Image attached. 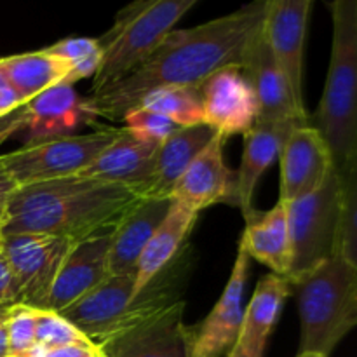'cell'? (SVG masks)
Returning a JSON list of instances; mask_svg holds the SVG:
<instances>
[{"instance_id":"cell-13","label":"cell","mask_w":357,"mask_h":357,"mask_svg":"<svg viewBox=\"0 0 357 357\" xmlns=\"http://www.w3.org/2000/svg\"><path fill=\"white\" fill-rule=\"evenodd\" d=\"M223 136H216L197 159L181 174L171 192V201L178 202L192 213L215 204H230L239 208L237 199V176L227 167L223 159Z\"/></svg>"},{"instance_id":"cell-25","label":"cell","mask_w":357,"mask_h":357,"mask_svg":"<svg viewBox=\"0 0 357 357\" xmlns=\"http://www.w3.org/2000/svg\"><path fill=\"white\" fill-rule=\"evenodd\" d=\"M197 222V213L173 201L169 213L146 244L136 264L135 298L180 255L185 239Z\"/></svg>"},{"instance_id":"cell-27","label":"cell","mask_w":357,"mask_h":357,"mask_svg":"<svg viewBox=\"0 0 357 357\" xmlns=\"http://www.w3.org/2000/svg\"><path fill=\"white\" fill-rule=\"evenodd\" d=\"M138 107L164 115L178 128L204 124L201 87H162L143 96ZM136 107V108H138Z\"/></svg>"},{"instance_id":"cell-16","label":"cell","mask_w":357,"mask_h":357,"mask_svg":"<svg viewBox=\"0 0 357 357\" xmlns=\"http://www.w3.org/2000/svg\"><path fill=\"white\" fill-rule=\"evenodd\" d=\"M100 347L105 357H188L190 326L183 323V302Z\"/></svg>"},{"instance_id":"cell-18","label":"cell","mask_w":357,"mask_h":357,"mask_svg":"<svg viewBox=\"0 0 357 357\" xmlns=\"http://www.w3.org/2000/svg\"><path fill=\"white\" fill-rule=\"evenodd\" d=\"M218 136L208 124L176 128L173 135L157 146L150 174L136 190L139 199H171L174 185L199 153Z\"/></svg>"},{"instance_id":"cell-22","label":"cell","mask_w":357,"mask_h":357,"mask_svg":"<svg viewBox=\"0 0 357 357\" xmlns=\"http://www.w3.org/2000/svg\"><path fill=\"white\" fill-rule=\"evenodd\" d=\"M246 230L241 244L248 257L267 265L272 274L288 278L291 267V241H289L288 216L284 202L279 201L268 211L260 213L257 209L248 213Z\"/></svg>"},{"instance_id":"cell-5","label":"cell","mask_w":357,"mask_h":357,"mask_svg":"<svg viewBox=\"0 0 357 357\" xmlns=\"http://www.w3.org/2000/svg\"><path fill=\"white\" fill-rule=\"evenodd\" d=\"M194 6L195 0H157L136 2L119 10L114 26L96 38L103 49V59L93 77L89 94L131 75Z\"/></svg>"},{"instance_id":"cell-41","label":"cell","mask_w":357,"mask_h":357,"mask_svg":"<svg viewBox=\"0 0 357 357\" xmlns=\"http://www.w3.org/2000/svg\"><path fill=\"white\" fill-rule=\"evenodd\" d=\"M229 357H250L248 354H244L243 351H241L239 347H237V345H234L232 349H230V352H229Z\"/></svg>"},{"instance_id":"cell-3","label":"cell","mask_w":357,"mask_h":357,"mask_svg":"<svg viewBox=\"0 0 357 357\" xmlns=\"http://www.w3.org/2000/svg\"><path fill=\"white\" fill-rule=\"evenodd\" d=\"M328 7L333 42L326 84L312 126L326 142L338 171L357 149V0H335Z\"/></svg>"},{"instance_id":"cell-40","label":"cell","mask_w":357,"mask_h":357,"mask_svg":"<svg viewBox=\"0 0 357 357\" xmlns=\"http://www.w3.org/2000/svg\"><path fill=\"white\" fill-rule=\"evenodd\" d=\"M14 305H7V303H0V326L7 323L10 316V310H13Z\"/></svg>"},{"instance_id":"cell-32","label":"cell","mask_w":357,"mask_h":357,"mask_svg":"<svg viewBox=\"0 0 357 357\" xmlns=\"http://www.w3.org/2000/svg\"><path fill=\"white\" fill-rule=\"evenodd\" d=\"M35 326H37V310L26 305H14L7 319V337H9L10 356L26 352L35 342Z\"/></svg>"},{"instance_id":"cell-28","label":"cell","mask_w":357,"mask_h":357,"mask_svg":"<svg viewBox=\"0 0 357 357\" xmlns=\"http://www.w3.org/2000/svg\"><path fill=\"white\" fill-rule=\"evenodd\" d=\"M337 174L340 180L342 199L338 253L357 271V149L345 166L337 171Z\"/></svg>"},{"instance_id":"cell-4","label":"cell","mask_w":357,"mask_h":357,"mask_svg":"<svg viewBox=\"0 0 357 357\" xmlns=\"http://www.w3.org/2000/svg\"><path fill=\"white\" fill-rule=\"evenodd\" d=\"M298 300L300 351L330 357L357 326V271L340 253L293 284Z\"/></svg>"},{"instance_id":"cell-12","label":"cell","mask_w":357,"mask_h":357,"mask_svg":"<svg viewBox=\"0 0 357 357\" xmlns=\"http://www.w3.org/2000/svg\"><path fill=\"white\" fill-rule=\"evenodd\" d=\"M281 202L314 194L335 171L333 157L321 132L312 124L296 126L281 152Z\"/></svg>"},{"instance_id":"cell-19","label":"cell","mask_w":357,"mask_h":357,"mask_svg":"<svg viewBox=\"0 0 357 357\" xmlns=\"http://www.w3.org/2000/svg\"><path fill=\"white\" fill-rule=\"evenodd\" d=\"M28 112L26 145L72 136L73 131L98 121L96 114L70 86H56L24 105Z\"/></svg>"},{"instance_id":"cell-2","label":"cell","mask_w":357,"mask_h":357,"mask_svg":"<svg viewBox=\"0 0 357 357\" xmlns=\"http://www.w3.org/2000/svg\"><path fill=\"white\" fill-rule=\"evenodd\" d=\"M139 201L129 188L84 176L26 185L7 201L0 232L38 234L79 243L114 232Z\"/></svg>"},{"instance_id":"cell-44","label":"cell","mask_w":357,"mask_h":357,"mask_svg":"<svg viewBox=\"0 0 357 357\" xmlns=\"http://www.w3.org/2000/svg\"><path fill=\"white\" fill-rule=\"evenodd\" d=\"M2 246H3V236L2 232H0V253H2Z\"/></svg>"},{"instance_id":"cell-33","label":"cell","mask_w":357,"mask_h":357,"mask_svg":"<svg viewBox=\"0 0 357 357\" xmlns=\"http://www.w3.org/2000/svg\"><path fill=\"white\" fill-rule=\"evenodd\" d=\"M0 303L20 305V291H17L16 279H14L13 271H10L3 253H0Z\"/></svg>"},{"instance_id":"cell-36","label":"cell","mask_w":357,"mask_h":357,"mask_svg":"<svg viewBox=\"0 0 357 357\" xmlns=\"http://www.w3.org/2000/svg\"><path fill=\"white\" fill-rule=\"evenodd\" d=\"M28 124V112L24 108V105L17 110H14L13 114L6 115V117H0V143L6 142L9 136L16 135L17 131H24Z\"/></svg>"},{"instance_id":"cell-31","label":"cell","mask_w":357,"mask_h":357,"mask_svg":"<svg viewBox=\"0 0 357 357\" xmlns=\"http://www.w3.org/2000/svg\"><path fill=\"white\" fill-rule=\"evenodd\" d=\"M122 122L132 136L146 143H153V145H160L162 142H166L173 135L174 129L178 128L174 122H171L164 115L142 107L128 112Z\"/></svg>"},{"instance_id":"cell-21","label":"cell","mask_w":357,"mask_h":357,"mask_svg":"<svg viewBox=\"0 0 357 357\" xmlns=\"http://www.w3.org/2000/svg\"><path fill=\"white\" fill-rule=\"evenodd\" d=\"M157 146L159 145L138 139L122 128L121 136L79 176L121 185L136 194L149 178Z\"/></svg>"},{"instance_id":"cell-23","label":"cell","mask_w":357,"mask_h":357,"mask_svg":"<svg viewBox=\"0 0 357 357\" xmlns=\"http://www.w3.org/2000/svg\"><path fill=\"white\" fill-rule=\"evenodd\" d=\"M302 124H255L244 132L243 160H241L237 176V199L243 215L253 211L255 190L265 171L279 157L286 138L293 128ZM305 126V124H303Z\"/></svg>"},{"instance_id":"cell-35","label":"cell","mask_w":357,"mask_h":357,"mask_svg":"<svg viewBox=\"0 0 357 357\" xmlns=\"http://www.w3.org/2000/svg\"><path fill=\"white\" fill-rule=\"evenodd\" d=\"M45 357H105V354L100 345L94 342H87V344H73L51 349V351H45Z\"/></svg>"},{"instance_id":"cell-14","label":"cell","mask_w":357,"mask_h":357,"mask_svg":"<svg viewBox=\"0 0 357 357\" xmlns=\"http://www.w3.org/2000/svg\"><path fill=\"white\" fill-rule=\"evenodd\" d=\"M243 73L258 103V124H310L293 101L284 75L272 54L264 28L246 54Z\"/></svg>"},{"instance_id":"cell-39","label":"cell","mask_w":357,"mask_h":357,"mask_svg":"<svg viewBox=\"0 0 357 357\" xmlns=\"http://www.w3.org/2000/svg\"><path fill=\"white\" fill-rule=\"evenodd\" d=\"M13 357H45V349L40 347V345H33V347L28 349V351L23 352V354H17Z\"/></svg>"},{"instance_id":"cell-1","label":"cell","mask_w":357,"mask_h":357,"mask_svg":"<svg viewBox=\"0 0 357 357\" xmlns=\"http://www.w3.org/2000/svg\"><path fill=\"white\" fill-rule=\"evenodd\" d=\"M267 0L187 30H173L131 75L87 94L98 119L122 121L143 96L162 87H201L223 68L243 70L251 44L264 28Z\"/></svg>"},{"instance_id":"cell-15","label":"cell","mask_w":357,"mask_h":357,"mask_svg":"<svg viewBox=\"0 0 357 357\" xmlns=\"http://www.w3.org/2000/svg\"><path fill=\"white\" fill-rule=\"evenodd\" d=\"M204 124L229 138L248 132L258 119V103L241 68H223L201 86Z\"/></svg>"},{"instance_id":"cell-38","label":"cell","mask_w":357,"mask_h":357,"mask_svg":"<svg viewBox=\"0 0 357 357\" xmlns=\"http://www.w3.org/2000/svg\"><path fill=\"white\" fill-rule=\"evenodd\" d=\"M0 357H10L9 337H7L6 324H2V326H0Z\"/></svg>"},{"instance_id":"cell-42","label":"cell","mask_w":357,"mask_h":357,"mask_svg":"<svg viewBox=\"0 0 357 357\" xmlns=\"http://www.w3.org/2000/svg\"><path fill=\"white\" fill-rule=\"evenodd\" d=\"M6 216H7L6 206H0V229H2V225L6 223Z\"/></svg>"},{"instance_id":"cell-10","label":"cell","mask_w":357,"mask_h":357,"mask_svg":"<svg viewBox=\"0 0 357 357\" xmlns=\"http://www.w3.org/2000/svg\"><path fill=\"white\" fill-rule=\"evenodd\" d=\"M250 275V257L239 243L230 279L222 296L199 326L190 328L188 357H220L236 345L243 323V296Z\"/></svg>"},{"instance_id":"cell-8","label":"cell","mask_w":357,"mask_h":357,"mask_svg":"<svg viewBox=\"0 0 357 357\" xmlns=\"http://www.w3.org/2000/svg\"><path fill=\"white\" fill-rule=\"evenodd\" d=\"M73 244L70 239L38 234L3 236L2 253L16 279L20 305L47 310L52 286Z\"/></svg>"},{"instance_id":"cell-45","label":"cell","mask_w":357,"mask_h":357,"mask_svg":"<svg viewBox=\"0 0 357 357\" xmlns=\"http://www.w3.org/2000/svg\"><path fill=\"white\" fill-rule=\"evenodd\" d=\"M356 298H357V288H356Z\"/></svg>"},{"instance_id":"cell-11","label":"cell","mask_w":357,"mask_h":357,"mask_svg":"<svg viewBox=\"0 0 357 357\" xmlns=\"http://www.w3.org/2000/svg\"><path fill=\"white\" fill-rule=\"evenodd\" d=\"M135 300V278L110 275L98 288L58 312L91 342L103 345L122 335Z\"/></svg>"},{"instance_id":"cell-26","label":"cell","mask_w":357,"mask_h":357,"mask_svg":"<svg viewBox=\"0 0 357 357\" xmlns=\"http://www.w3.org/2000/svg\"><path fill=\"white\" fill-rule=\"evenodd\" d=\"M7 79L24 105L38 94L61 86L70 73V65L45 49L0 59Z\"/></svg>"},{"instance_id":"cell-9","label":"cell","mask_w":357,"mask_h":357,"mask_svg":"<svg viewBox=\"0 0 357 357\" xmlns=\"http://www.w3.org/2000/svg\"><path fill=\"white\" fill-rule=\"evenodd\" d=\"M312 0H267L264 35L284 75L296 108L307 115L303 101V51Z\"/></svg>"},{"instance_id":"cell-20","label":"cell","mask_w":357,"mask_h":357,"mask_svg":"<svg viewBox=\"0 0 357 357\" xmlns=\"http://www.w3.org/2000/svg\"><path fill=\"white\" fill-rule=\"evenodd\" d=\"M171 199H142L112 234L108 274L135 278L136 264L155 230L169 213Z\"/></svg>"},{"instance_id":"cell-24","label":"cell","mask_w":357,"mask_h":357,"mask_svg":"<svg viewBox=\"0 0 357 357\" xmlns=\"http://www.w3.org/2000/svg\"><path fill=\"white\" fill-rule=\"evenodd\" d=\"M291 293V284L284 278L268 274L258 282L250 303L243 312L236 345L250 357H264L279 312Z\"/></svg>"},{"instance_id":"cell-7","label":"cell","mask_w":357,"mask_h":357,"mask_svg":"<svg viewBox=\"0 0 357 357\" xmlns=\"http://www.w3.org/2000/svg\"><path fill=\"white\" fill-rule=\"evenodd\" d=\"M122 128L98 129L89 135H72L47 142L28 143L0 155L20 187L63 180L82 174L121 136Z\"/></svg>"},{"instance_id":"cell-43","label":"cell","mask_w":357,"mask_h":357,"mask_svg":"<svg viewBox=\"0 0 357 357\" xmlns=\"http://www.w3.org/2000/svg\"><path fill=\"white\" fill-rule=\"evenodd\" d=\"M296 357H326V356L317 354V352H302V354H298Z\"/></svg>"},{"instance_id":"cell-37","label":"cell","mask_w":357,"mask_h":357,"mask_svg":"<svg viewBox=\"0 0 357 357\" xmlns=\"http://www.w3.org/2000/svg\"><path fill=\"white\" fill-rule=\"evenodd\" d=\"M17 188H20V185L14 181V178L10 176V173L6 169L2 159H0V206H6L7 201L16 194Z\"/></svg>"},{"instance_id":"cell-6","label":"cell","mask_w":357,"mask_h":357,"mask_svg":"<svg viewBox=\"0 0 357 357\" xmlns=\"http://www.w3.org/2000/svg\"><path fill=\"white\" fill-rule=\"evenodd\" d=\"M284 208L291 241V267L286 281L293 286L338 253L342 199L337 171L319 190L284 202Z\"/></svg>"},{"instance_id":"cell-34","label":"cell","mask_w":357,"mask_h":357,"mask_svg":"<svg viewBox=\"0 0 357 357\" xmlns=\"http://www.w3.org/2000/svg\"><path fill=\"white\" fill-rule=\"evenodd\" d=\"M23 101L17 96L16 89L13 87V84L7 79L6 72H3L2 65H0V117H6V115L13 114L14 110L23 107Z\"/></svg>"},{"instance_id":"cell-17","label":"cell","mask_w":357,"mask_h":357,"mask_svg":"<svg viewBox=\"0 0 357 357\" xmlns=\"http://www.w3.org/2000/svg\"><path fill=\"white\" fill-rule=\"evenodd\" d=\"M112 234L91 237L73 244L52 286L47 310L61 312L98 288L105 279L110 278L108 250H110Z\"/></svg>"},{"instance_id":"cell-46","label":"cell","mask_w":357,"mask_h":357,"mask_svg":"<svg viewBox=\"0 0 357 357\" xmlns=\"http://www.w3.org/2000/svg\"><path fill=\"white\" fill-rule=\"evenodd\" d=\"M10 357H13V356H10Z\"/></svg>"},{"instance_id":"cell-29","label":"cell","mask_w":357,"mask_h":357,"mask_svg":"<svg viewBox=\"0 0 357 357\" xmlns=\"http://www.w3.org/2000/svg\"><path fill=\"white\" fill-rule=\"evenodd\" d=\"M45 51L58 56L70 65V73L61 86L73 87L80 79L96 75L98 68L103 59V49L100 47L96 38L72 37L63 38L56 44L45 47Z\"/></svg>"},{"instance_id":"cell-30","label":"cell","mask_w":357,"mask_h":357,"mask_svg":"<svg viewBox=\"0 0 357 357\" xmlns=\"http://www.w3.org/2000/svg\"><path fill=\"white\" fill-rule=\"evenodd\" d=\"M35 342L45 351L65 347L73 344L91 342L82 331L77 330L70 321L52 310H37V326H35Z\"/></svg>"}]
</instances>
